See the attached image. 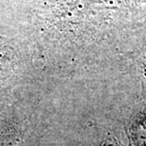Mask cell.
Returning <instances> with one entry per match:
<instances>
[{
    "label": "cell",
    "instance_id": "1",
    "mask_svg": "<svg viewBox=\"0 0 146 146\" xmlns=\"http://www.w3.org/2000/svg\"><path fill=\"white\" fill-rule=\"evenodd\" d=\"M26 17L41 44L60 48L146 34V0H29Z\"/></svg>",
    "mask_w": 146,
    "mask_h": 146
},
{
    "label": "cell",
    "instance_id": "2",
    "mask_svg": "<svg viewBox=\"0 0 146 146\" xmlns=\"http://www.w3.org/2000/svg\"><path fill=\"white\" fill-rule=\"evenodd\" d=\"M25 135L21 126L13 121H0V146H24Z\"/></svg>",
    "mask_w": 146,
    "mask_h": 146
},
{
    "label": "cell",
    "instance_id": "3",
    "mask_svg": "<svg viewBox=\"0 0 146 146\" xmlns=\"http://www.w3.org/2000/svg\"><path fill=\"white\" fill-rule=\"evenodd\" d=\"M130 146H146V108L137 111L128 127Z\"/></svg>",
    "mask_w": 146,
    "mask_h": 146
},
{
    "label": "cell",
    "instance_id": "4",
    "mask_svg": "<svg viewBox=\"0 0 146 146\" xmlns=\"http://www.w3.org/2000/svg\"><path fill=\"white\" fill-rule=\"evenodd\" d=\"M137 64V69L138 74L141 78L143 90L146 92V48L141 49V52L138 54V56L135 58Z\"/></svg>",
    "mask_w": 146,
    "mask_h": 146
},
{
    "label": "cell",
    "instance_id": "5",
    "mask_svg": "<svg viewBox=\"0 0 146 146\" xmlns=\"http://www.w3.org/2000/svg\"><path fill=\"white\" fill-rule=\"evenodd\" d=\"M99 146H121L114 138H106Z\"/></svg>",
    "mask_w": 146,
    "mask_h": 146
},
{
    "label": "cell",
    "instance_id": "6",
    "mask_svg": "<svg viewBox=\"0 0 146 146\" xmlns=\"http://www.w3.org/2000/svg\"><path fill=\"white\" fill-rule=\"evenodd\" d=\"M0 39H3V36L1 35V34H0Z\"/></svg>",
    "mask_w": 146,
    "mask_h": 146
}]
</instances>
